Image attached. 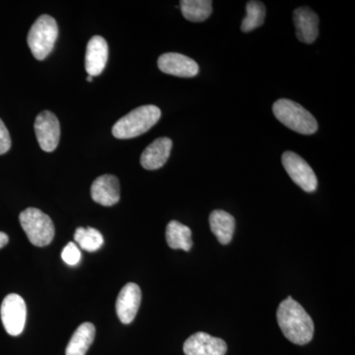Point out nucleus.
<instances>
[{
    "mask_svg": "<svg viewBox=\"0 0 355 355\" xmlns=\"http://www.w3.org/2000/svg\"><path fill=\"white\" fill-rule=\"evenodd\" d=\"M227 345L207 333L193 334L184 343V355H225Z\"/></svg>",
    "mask_w": 355,
    "mask_h": 355,
    "instance_id": "obj_9",
    "label": "nucleus"
},
{
    "mask_svg": "<svg viewBox=\"0 0 355 355\" xmlns=\"http://www.w3.org/2000/svg\"><path fill=\"white\" fill-rule=\"evenodd\" d=\"M161 118V111L154 105L139 107L114 123L112 133L116 139H128L148 132Z\"/></svg>",
    "mask_w": 355,
    "mask_h": 355,
    "instance_id": "obj_2",
    "label": "nucleus"
},
{
    "mask_svg": "<svg viewBox=\"0 0 355 355\" xmlns=\"http://www.w3.org/2000/svg\"><path fill=\"white\" fill-rule=\"evenodd\" d=\"M161 71L170 76L190 78L198 73V64L187 55L178 53H167L158 58Z\"/></svg>",
    "mask_w": 355,
    "mask_h": 355,
    "instance_id": "obj_11",
    "label": "nucleus"
},
{
    "mask_svg": "<svg viewBox=\"0 0 355 355\" xmlns=\"http://www.w3.org/2000/svg\"><path fill=\"white\" fill-rule=\"evenodd\" d=\"M58 36L57 21L50 15L40 16L28 34V46L38 60L48 57L55 48Z\"/></svg>",
    "mask_w": 355,
    "mask_h": 355,
    "instance_id": "obj_4",
    "label": "nucleus"
},
{
    "mask_svg": "<svg viewBox=\"0 0 355 355\" xmlns=\"http://www.w3.org/2000/svg\"><path fill=\"white\" fill-rule=\"evenodd\" d=\"M141 291L137 284H125L119 293L116 302V315L123 324H130L139 312Z\"/></svg>",
    "mask_w": 355,
    "mask_h": 355,
    "instance_id": "obj_10",
    "label": "nucleus"
},
{
    "mask_svg": "<svg viewBox=\"0 0 355 355\" xmlns=\"http://www.w3.org/2000/svg\"><path fill=\"white\" fill-rule=\"evenodd\" d=\"M277 323L284 336L291 343L304 345L314 336V323L297 301L288 296L282 301L277 312Z\"/></svg>",
    "mask_w": 355,
    "mask_h": 355,
    "instance_id": "obj_1",
    "label": "nucleus"
},
{
    "mask_svg": "<svg viewBox=\"0 0 355 355\" xmlns=\"http://www.w3.org/2000/svg\"><path fill=\"white\" fill-rule=\"evenodd\" d=\"M91 197L95 202L104 207H112L121 198L120 182L113 175H103L93 182Z\"/></svg>",
    "mask_w": 355,
    "mask_h": 355,
    "instance_id": "obj_12",
    "label": "nucleus"
},
{
    "mask_svg": "<svg viewBox=\"0 0 355 355\" xmlns=\"http://www.w3.org/2000/svg\"><path fill=\"white\" fill-rule=\"evenodd\" d=\"M209 225L220 244L227 245L231 242L235 231V218L230 214L224 210H214L209 216Z\"/></svg>",
    "mask_w": 355,
    "mask_h": 355,
    "instance_id": "obj_16",
    "label": "nucleus"
},
{
    "mask_svg": "<svg viewBox=\"0 0 355 355\" xmlns=\"http://www.w3.org/2000/svg\"><path fill=\"white\" fill-rule=\"evenodd\" d=\"M273 114L286 127L301 135H313L318 130V123L313 114L298 103L279 99L273 104Z\"/></svg>",
    "mask_w": 355,
    "mask_h": 355,
    "instance_id": "obj_3",
    "label": "nucleus"
},
{
    "mask_svg": "<svg viewBox=\"0 0 355 355\" xmlns=\"http://www.w3.org/2000/svg\"><path fill=\"white\" fill-rule=\"evenodd\" d=\"M293 22L296 36L305 44L314 43L319 35V17L308 7H299L293 13Z\"/></svg>",
    "mask_w": 355,
    "mask_h": 355,
    "instance_id": "obj_14",
    "label": "nucleus"
},
{
    "mask_svg": "<svg viewBox=\"0 0 355 355\" xmlns=\"http://www.w3.org/2000/svg\"><path fill=\"white\" fill-rule=\"evenodd\" d=\"M35 132L40 147L46 153H51L58 146L60 137V121L50 111H44L38 114L35 121Z\"/></svg>",
    "mask_w": 355,
    "mask_h": 355,
    "instance_id": "obj_8",
    "label": "nucleus"
},
{
    "mask_svg": "<svg viewBox=\"0 0 355 355\" xmlns=\"http://www.w3.org/2000/svg\"><path fill=\"white\" fill-rule=\"evenodd\" d=\"M0 315L4 329L10 336H17L24 331L27 307L24 299L18 294H8L2 301Z\"/></svg>",
    "mask_w": 355,
    "mask_h": 355,
    "instance_id": "obj_6",
    "label": "nucleus"
},
{
    "mask_svg": "<svg viewBox=\"0 0 355 355\" xmlns=\"http://www.w3.org/2000/svg\"><path fill=\"white\" fill-rule=\"evenodd\" d=\"M282 165L292 181L303 191L313 193L316 191L318 180L312 168L298 154L286 151L282 154Z\"/></svg>",
    "mask_w": 355,
    "mask_h": 355,
    "instance_id": "obj_7",
    "label": "nucleus"
},
{
    "mask_svg": "<svg viewBox=\"0 0 355 355\" xmlns=\"http://www.w3.org/2000/svg\"><path fill=\"white\" fill-rule=\"evenodd\" d=\"M9 238L7 234L4 232H0V249L6 247L7 244H8Z\"/></svg>",
    "mask_w": 355,
    "mask_h": 355,
    "instance_id": "obj_24",
    "label": "nucleus"
},
{
    "mask_svg": "<svg viewBox=\"0 0 355 355\" xmlns=\"http://www.w3.org/2000/svg\"><path fill=\"white\" fill-rule=\"evenodd\" d=\"M11 139L8 130L0 119V155L6 153L10 149Z\"/></svg>",
    "mask_w": 355,
    "mask_h": 355,
    "instance_id": "obj_23",
    "label": "nucleus"
},
{
    "mask_svg": "<svg viewBox=\"0 0 355 355\" xmlns=\"http://www.w3.org/2000/svg\"><path fill=\"white\" fill-rule=\"evenodd\" d=\"M19 220L28 239L34 246H48L55 237V225L42 210L29 207L20 214Z\"/></svg>",
    "mask_w": 355,
    "mask_h": 355,
    "instance_id": "obj_5",
    "label": "nucleus"
},
{
    "mask_svg": "<svg viewBox=\"0 0 355 355\" xmlns=\"http://www.w3.org/2000/svg\"><path fill=\"white\" fill-rule=\"evenodd\" d=\"M108 55L109 48L106 40L101 36L92 37L86 48L85 69L88 76H100L106 67Z\"/></svg>",
    "mask_w": 355,
    "mask_h": 355,
    "instance_id": "obj_13",
    "label": "nucleus"
},
{
    "mask_svg": "<svg viewBox=\"0 0 355 355\" xmlns=\"http://www.w3.org/2000/svg\"><path fill=\"white\" fill-rule=\"evenodd\" d=\"M74 240L81 249L87 252L98 251L104 244V238L97 229L79 227L74 233Z\"/></svg>",
    "mask_w": 355,
    "mask_h": 355,
    "instance_id": "obj_20",
    "label": "nucleus"
},
{
    "mask_svg": "<svg viewBox=\"0 0 355 355\" xmlns=\"http://www.w3.org/2000/svg\"><path fill=\"white\" fill-rule=\"evenodd\" d=\"M86 79H87L88 83H91V81L93 80V76H88L87 78H86Z\"/></svg>",
    "mask_w": 355,
    "mask_h": 355,
    "instance_id": "obj_25",
    "label": "nucleus"
},
{
    "mask_svg": "<svg viewBox=\"0 0 355 355\" xmlns=\"http://www.w3.org/2000/svg\"><path fill=\"white\" fill-rule=\"evenodd\" d=\"M180 8L187 20L203 22L211 15L212 2L210 0H182Z\"/></svg>",
    "mask_w": 355,
    "mask_h": 355,
    "instance_id": "obj_19",
    "label": "nucleus"
},
{
    "mask_svg": "<svg viewBox=\"0 0 355 355\" xmlns=\"http://www.w3.org/2000/svg\"><path fill=\"white\" fill-rule=\"evenodd\" d=\"M81 252L74 242H69L62 250V259L69 266H76L81 260Z\"/></svg>",
    "mask_w": 355,
    "mask_h": 355,
    "instance_id": "obj_22",
    "label": "nucleus"
},
{
    "mask_svg": "<svg viewBox=\"0 0 355 355\" xmlns=\"http://www.w3.org/2000/svg\"><path fill=\"white\" fill-rule=\"evenodd\" d=\"M173 142L168 137H159L146 147L140 157V164L146 170H157L167 162Z\"/></svg>",
    "mask_w": 355,
    "mask_h": 355,
    "instance_id": "obj_15",
    "label": "nucleus"
},
{
    "mask_svg": "<svg viewBox=\"0 0 355 355\" xmlns=\"http://www.w3.org/2000/svg\"><path fill=\"white\" fill-rule=\"evenodd\" d=\"M95 334L94 324L91 323L81 324L70 338L67 350H65V354L85 355L89 347L94 342Z\"/></svg>",
    "mask_w": 355,
    "mask_h": 355,
    "instance_id": "obj_17",
    "label": "nucleus"
},
{
    "mask_svg": "<svg viewBox=\"0 0 355 355\" xmlns=\"http://www.w3.org/2000/svg\"><path fill=\"white\" fill-rule=\"evenodd\" d=\"M166 240L168 246L172 249H181L189 252L193 247L191 230L181 222L172 220L166 228Z\"/></svg>",
    "mask_w": 355,
    "mask_h": 355,
    "instance_id": "obj_18",
    "label": "nucleus"
},
{
    "mask_svg": "<svg viewBox=\"0 0 355 355\" xmlns=\"http://www.w3.org/2000/svg\"><path fill=\"white\" fill-rule=\"evenodd\" d=\"M247 15L243 20L241 30L249 33L261 27L265 22L266 7L261 1H249L246 6Z\"/></svg>",
    "mask_w": 355,
    "mask_h": 355,
    "instance_id": "obj_21",
    "label": "nucleus"
}]
</instances>
